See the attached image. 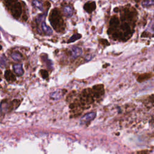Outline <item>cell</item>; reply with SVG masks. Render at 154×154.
<instances>
[{"label": "cell", "mask_w": 154, "mask_h": 154, "mask_svg": "<svg viewBox=\"0 0 154 154\" xmlns=\"http://www.w3.org/2000/svg\"><path fill=\"white\" fill-rule=\"evenodd\" d=\"M50 21L52 27L57 32H62L65 30V24L60 12L57 9H53L50 14Z\"/></svg>", "instance_id": "obj_1"}, {"label": "cell", "mask_w": 154, "mask_h": 154, "mask_svg": "<svg viewBox=\"0 0 154 154\" xmlns=\"http://www.w3.org/2000/svg\"><path fill=\"white\" fill-rule=\"evenodd\" d=\"M6 5L15 19H19L22 12V6L18 0H4Z\"/></svg>", "instance_id": "obj_2"}, {"label": "cell", "mask_w": 154, "mask_h": 154, "mask_svg": "<svg viewBox=\"0 0 154 154\" xmlns=\"http://www.w3.org/2000/svg\"><path fill=\"white\" fill-rule=\"evenodd\" d=\"M93 94H92L91 90L90 89H86L84 90L81 94V102L82 105H87L89 104H91L94 101L93 99Z\"/></svg>", "instance_id": "obj_3"}, {"label": "cell", "mask_w": 154, "mask_h": 154, "mask_svg": "<svg viewBox=\"0 0 154 154\" xmlns=\"http://www.w3.org/2000/svg\"><path fill=\"white\" fill-rule=\"evenodd\" d=\"M136 15L137 12L135 10V9H133L132 10H129V9H126L121 14L122 20L124 21H128L129 22L133 21L134 18L136 16Z\"/></svg>", "instance_id": "obj_4"}, {"label": "cell", "mask_w": 154, "mask_h": 154, "mask_svg": "<svg viewBox=\"0 0 154 154\" xmlns=\"http://www.w3.org/2000/svg\"><path fill=\"white\" fill-rule=\"evenodd\" d=\"M96 116V114L95 112H91L90 113H87L86 115L82 116L80 120V124L81 125H87L89 124L90 122L94 120Z\"/></svg>", "instance_id": "obj_5"}, {"label": "cell", "mask_w": 154, "mask_h": 154, "mask_svg": "<svg viewBox=\"0 0 154 154\" xmlns=\"http://www.w3.org/2000/svg\"><path fill=\"white\" fill-rule=\"evenodd\" d=\"M92 94L93 96L96 98L101 96L104 94V86L102 84H98L96 85L93 87V89L91 90Z\"/></svg>", "instance_id": "obj_6"}, {"label": "cell", "mask_w": 154, "mask_h": 154, "mask_svg": "<svg viewBox=\"0 0 154 154\" xmlns=\"http://www.w3.org/2000/svg\"><path fill=\"white\" fill-rule=\"evenodd\" d=\"M66 91L65 90H58L52 93L50 95V97L52 99H55V100L59 99L64 95Z\"/></svg>", "instance_id": "obj_7"}, {"label": "cell", "mask_w": 154, "mask_h": 154, "mask_svg": "<svg viewBox=\"0 0 154 154\" xmlns=\"http://www.w3.org/2000/svg\"><path fill=\"white\" fill-rule=\"evenodd\" d=\"M84 8L87 12L90 13L95 10L96 4L94 1H89L84 5Z\"/></svg>", "instance_id": "obj_8"}, {"label": "cell", "mask_w": 154, "mask_h": 154, "mask_svg": "<svg viewBox=\"0 0 154 154\" xmlns=\"http://www.w3.org/2000/svg\"><path fill=\"white\" fill-rule=\"evenodd\" d=\"M119 24V19L117 18V16H114L113 17H112V18L111 19V20L110 21V28L109 31H111L113 29H114L115 28H116L117 27H118Z\"/></svg>", "instance_id": "obj_9"}, {"label": "cell", "mask_w": 154, "mask_h": 154, "mask_svg": "<svg viewBox=\"0 0 154 154\" xmlns=\"http://www.w3.org/2000/svg\"><path fill=\"white\" fill-rule=\"evenodd\" d=\"M82 53V50L78 47H73L71 50V56L72 57L75 58L79 57Z\"/></svg>", "instance_id": "obj_10"}, {"label": "cell", "mask_w": 154, "mask_h": 154, "mask_svg": "<svg viewBox=\"0 0 154 154\" xmlns=\"http://www.w3.org/2000/svg\"><path fill=\"white\" fill-rule=\"evenodd\" d=\"M42 30L43 32L47 35H51L52 33V29L46 24L45 21L42 22Z\"/></svg>", "instance_id": "obj_11"}, {"label": "cell", "mask_w": 154, "mask_h": 154, "mask_svg": "<svg viewBox=\"0 0 154 154\" xmlns=\"http://www.w3.org/2000/svg\"><path fill=\"white\" fill-rule=\"evenodd\" d=\"M13 70L16 75L21 76L24 74V70H23L22 66L20 64H16L13 65Z\"/></svg>", "instance_id": "obj_12"}, {"label": "cell", "mask_w": 154, "mask_h": 154, "mask_svg": "<svg viewBox=\"0 0 154 154\" xmlns=\"http://www.w3.org/2000/svg\"><path fill=\"white\" fill-rule=\"evenodd\" d=\"M74 13V10L72 8L71 6H67L66 7H64L63 9V13L65 15L66 17H71L72 16Z\"/></svg>", "instance_id": "obj_13"}, {"label": "cell", "mask_w": 154, "mask_h": 154, "mask_svg": "<svg viewBox=\"0 0 154 154\" xmlns=\"http://www.w3.org/2000/svg\"><path fill=\"white\" fill-rule=\"evenodd\" d=\"M5 77L6 80L10 82H13L15 80V79H16V78H15V76L12 74V72L9 70H7L5 72Z\"/></svg>", "instance_id": "obj_14"}, {"label": "cell", "mask_w": 154, "mask_h": 154, "mask_svg": "<svg viewBox=\"0 0 154 154\" xmlns=\"http://www.w3.org/2000/svg\"><path fill=\"white\" fill-rule=\"evenodd\" d=\"M33 4L38 10H40L41 11H43V7L42 2L39 1V0H33Z\"/></svg>", "instance_id": "obj_15"}, {"label": "cell", "mask_w": 154, "mask_h": 154, "mask_svg": "<svg viewBox=\"0 0 154 154\" xmlns=\"http://www.w3.org/2000/svg\"><path fill=\"white\" fill-rule=\"evenodd\" d=\"M12 58L15 61H20L22 58V55L18 52H14L11 54Z\"/></svg>", "instance_id": "obj_16"}, {"label": "cell", "mask_w": 154, "mask_h": 154, "mask_svg": "<svg viewBox=\"0 0 154 154\" xmlns=\"http://www.w3.org/2000/svg\"><path fill=\"white\" fill-rule=\"evenodd\" d=\"M154 5V0H146L142 3V6L144 7H149Z\"/></svg>", "instance_id": "obj_17"}, {"label": "cell", "mask_w": 154, "mask_h": 154, "mask_svg": "<svg viewBox=\"0 0 154 154\" xmlns=\"http://www.w3.org/2000/svg\"><path fill=\"white\" fill-rule=\"evenodd\" d=\"M150 77H151L150 74H143L138 76V81L139 82H142V81H143L144 80L149 79Z\"/></svg>", "instance_id": "obj_18"}, {"label": "cell", "mask_w": 154, "mask_h": 154, "mask_svg": "<svg viewBox=\"0 0 154 154\" xmlns=\"http://www.w3.org/2000/svg\"><path fill=\"white\" fill-rule=\"evenodd\" d=\"M45 16H46V14H41L40 15H38V16L36 18V20L37 25H39L41 22H42L43 21H45Z\"/></svg>", "instance_id": "obj_19"}, {"label": "cell", "mask_w": 154, "mask_h": 154, "mask_svg": "<svg viewBox=\"0 0 154 154\" xmlns=\"http://www.w3.org/2000/svg\"><path fill=\"white\" fill-rule=\"evenodd\" d=\"M81 37V35L80 34H74L73 35L71 38H70V39H69L67 42V43H71V42H73L76 40H78Z\"/></svg>", "instance_id": "obj_20"}, {"label": "cell", "mask_w": 154, "mask_h": 154, "mask_svg": "<svg viewBox=\"0 0 154 154\" xmlns=\"http://www.w3.org/2000/svg\"><path fill=\"white\" fill-rule=\"evenodd\" d=\"M6 65V58L4 56H3L0 59V67H4Z\"/></svg>", "instance_id": "obj_21"}, {"label": "cell", "mask_w": 154, "mask_h": 154, "mask_svg": "<svg viewBox=\"0 0 154 154\" xmlns=\"http://www.w3.org/2000/svg\"><path fill=\"white\" fill-rule=\"evenodd\" d=\"M41 75H42V76L43 77V78H48V73L47 71L45 70H41Z\"/></svg>", "instance_id": "obj_22"}, {"label": "cell", "mask_w": 154, "mask_h": 154, "mask_svg": "<svg viewBox=\"0 0 154 154\" xmlns=\"http://www.w3.org/2000/svg\"><path fill=\"white\" fill-rule=\"evenodd\" d=\"M99 42H100V43H101V44H102V45H104V46L109 45V42H108L106 39H100V40H99Z\"/></svg>", "instance_id": "obj_23"}, {"label": "cell", "mask_w": 154, "mask_h": 154, "mask_svg": "<svg viewBox=\"0 0 154 154\" xmlns=\"http://www.w3.org/2000/svg\"><path fill=\"white\" fill-rule=\"evenodd\" d=\"M146 151H141L140 152L138 153V154H146Z\"/></svg>", "instance_id": "obj_24"}, {"label": "cell", "mask_w": 154, "mask_h": 154, "mask_svg": "<svg viewBox=\"0 0 154 154\" xmlns=\"http://www.w3.org/2000/svg\"><path fill=\"white\" fill-rule=\"evenodd\" d=\"M1 49H2V47L1 45H0V50H1Z\"/></svg>", "instance_id": "obj_25"}]
</instances>
